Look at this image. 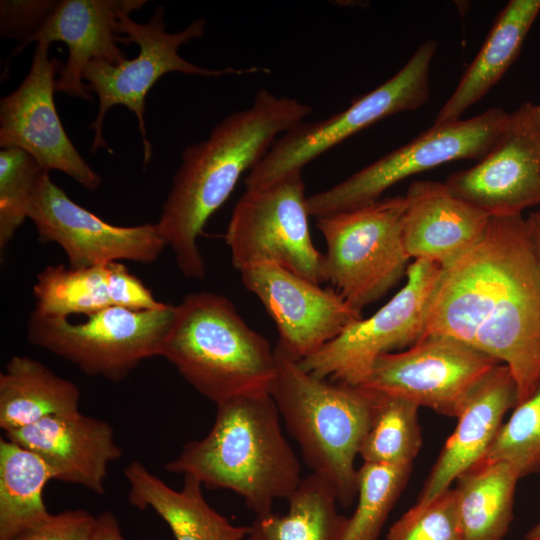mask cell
I'll use <instances>...</instances> for the list:
<instances>
[{
    "label": "cell",
    "mask_w": 540,
    "mask_h": 540,
    "mask_svg": "<svg viewBox=\"0 0 540 540\" xmlns=\"http://www.w3.org/2000/svg\"><path fill=\"white\" fill-rule=\"evenodd\" d=\"M385 540H463L455 489L427 504L415 503L392 524Z\"/></svg>",
    "instance_id": "d6a6232c"
},
{
    "label": "cell",
    "mask_w": 540,
    "mask_h": 540,
    "mask_svg": "<svg viewBox=\"0 0 540 540\" xmlns=\"http://www.w3.org/2000/svg\"><path fill=\"white\" fill-rule=\"evenodd\" d=\"M50 480L53 474L39 455L0 439V540H13L51 514L43 498Z\"/></svg>",
    "instance_id": "4316f807"
},
{
    "label": "cell",
    "mask_w": 540,
    "mask_h": 540,
    "mask_svg": "<svg viewBox=\"0 0 540 540\" xmlns=\"http://www.w3.org/2000/svg\"><path fill=\"white\" fill-rule=\"evenodd\" d=\"M412 465L363 462L357 474V504L342 540H379L381 530L404 490Z\"/></svg>",
    "instance_id": "f546056e"
},
{
    "label": "cell",
    "mask_w": 540,
    "mask_h": 540,
    "mask_svg": "<svg viewBox=\"0 0 540 540\" xmlns=\"http://www.w3.org/2000/svg\"><path fill=\"white\" fill-rule=\"evenodd\" d=\"M376 393L359 455L365 463L412 465L422 445L419 407L400 397Z\"/></svg>",
    "instance_id": "f1b7e54d"
},
{
    "label": "cell",
    "mask_w": 540,
    "mask_h": 540,
    "mask_svg": "<svg viewBox=\"0 0 540 540\" xmlns=\"http://www.w3.org/2000/svg\"><path fill=\"white\" fill-rule=\"evenodd\" d=\"M131 11L120 13L117 33L118 42L134 43L139 47L136 57L124 59L117 64L102 60L91 61L83 72V81L98 97V112L89 128L94 131L90 148L92 153L104 148L113 153L103 136V122L107 112L115 105H123L133 112L138 121L143 144V166H148L152 158V146L147 136L144 120L146 96L156 82L165 74L180 72L204 77H221L231 74L269 72L259 67L210 69L195 65L178 53L181 45L205 32L206 20L195 19L185 29L169 33L164 21L165 10L157 6L147 23L131 19Z\"/></svg>",
    "instance_id": "8992f818"
},
{
    "label": "cell",
    "mask_w": 540,
    "mask_h": 540,
    "mask_svg": "<svg viewBox=\"0 0 540 540\" xmlns=\"http://www.w3.org/2000/svg\"><path fill=\"white\" fill-rule=\"evenodd\" d=\"M519 473L503 461L476 463L454 488L463 540H504Z\"/></svg>",
    "instance_id": "d4e9b609"
},
{
    "label": "cell",
    "mask_w": 540,
    "mask_h": 540,
    "mask_svg": "<svg viewBox=\"0 0 540 540\" xmlns=\"http://www.w3.org/2000/svg\"><path fill=\"white\" fill-rule=\"evenodd\" d=\"M508 116L504 109L491 107L472 118L433 124L338 184L307 197L309 214L317 219L365 206L412 175L456 160H479L501 136Z\"/></svg>",
    "instance_id": "8fae6325"
},
{
    "label": "cell",
    "mask_w": 540,
    "mask_h": 540,
    "mask_svg": "<svg viewBox=\"0 0 540 540\" xmlns=\"http://www.w3.org/2000/svg\"><path fill=\"white\" fill-rule=\"evenodd\" d=\"M216 406L208 434L187 442L165 464L166 471L192 476L208 488L230 490L256 515L271 512L274 500H287L303 479L273 398L261 392Z\"/></svg>",
    "instance_id": "3957f363"
},
{
    "label": "cell",
    "mask_w": 540,
    "mask_h": 540,
    "mask_svg": "<svg viewBox=\"0 0 540 540\" xmlns=\"http://www.w3.org/2000/svg\"><path fill=\"white\" fill-rule=\"evenodd\" d=\"M80 391L40 361L16 355L0 374V427L5 432L79 411Z\"/></svg>",
    "instance_id": "cb8c5ba5"
},
{
    "label": "cell",
    "mask_w": 540,
    "mask_h": 540,
    "mask_svg": "<svg viewBox=\"0 0 540 540\" xmlns=\"http://www.w3.org/2000/svg\"><path fill=\"white\" fill-rule=\"evenodd\" d=\"M516 405V382L510 369L498 364L469 393L416 503L431 502L476 464L492 444L505 414Z\"/></svg>",
    "instance_id": "44dd1931"
},
{
    "label": "cell",
    "mask_w": 540,
    "mask_h": 540,
    "mask_svg": "<svg viewBox=\"0 0 540 540\" xmlns=\"http://www.w3.org/2000/svg\"><path fill=\"white\" fill-rule=\"evenodd\" d=\"M44 170L19 148L0 150V249L3 251L28 218L30 204Z\"/></svg>",
    "instance_id": "1f68e13d"
},
{
    "label": "cell",
    "mask_w": 540,
    "mask_h": 540,
    "mask_svg": "<svg viewBox=\"0 0 540 540\" xmlns=\"http://www.w3.org/2000/svg\"><path fill=\"white\" fill-rule=\"evenodd\" d=\"M129 484V503L141 510L152 509L169 526L175 540H243L249 526L232 524L213 509L202 493V484L184 476L181 490L168 486L141 462L124 469Z\"/></svg>",
    "instance_id": "7402d4cb"
},
{
    "label": "cell",
    "mask_w": 540,
    "mask_h": 540,
    "mask_svg": "<svg viewBox=\"0 0 540 540\" xmlns=\"http://www.w3.org/2000/svg\"><path fill=\"white\" fill-rule=\"evenodd\" d=\"M533 105L524 102L509 113L494 146L445 181L456 197L490 218L522 216L540 205V129Z\"/></svg>",
    "instance_id": "2e32d148"
},
{
    "label": "cell",
    "mask_w": 540,
    "mask_h": 540,
    "mask_svg": "<svg viewBox=\"0 0 540 540\" xmlns=\"http://www.w3.org/2000/svg\"><path fill=\"white\" fill-rule=\"evenodd\" d=\"M92 540H125L116 516L105 511L96 516V525Z\"/></svg>",
    "instance_id": "8d00e7d4"
},
{
    "label": "cell",
    "mask_w": 540,
    "mask_h": 540,
    "mask_svg": "<svg viewBox=\"0 0 540 540\" xmlns=\"http://www.w3.org/2000/svg\"><path fill=\"white\" fill-rule=\"evenodd\" d=\"M175 316V305L135 311L111 306L85 321L32 311L28 341L77 366L89 376L124 380L141 362L160 356Z\"/></svg>",
    "instance_id": "ba28073f"
},
{
    "label": "cell",
    "mask_w": 540,
    "mask_h": 540,
    "mask_svg": "<svg viewBox=\"0 0 540 540\" xmlns=\"http://www.w3.org/2000/svg\"><path fill=\"white\" fill-rule=\"evenodd\" d=\"M108 282L113 306L143 311L158 309L165 304L157 301L144 283L121 262L108 264Z\"/></svg>",
    "instance_id": "d590c367"
},
{
    "label": "cell",
    "mask_w": 540,
    "mask_h": 540,
    "mask_svg": "<svg viewBox=\"0 0 540 540\" xmlns=\"http://www.w3.org/2000/svg\"><path fill=\"white\" fill-rule=\"evenodd\" d=\"M4 437L39 455L54 480L97 495L105 493L108 466L122 456L112 426L80 411L47 417Z\"/></svg>",
    "instance_id": "d6986e66"
},
{
    "label": "cell",
    "mask_w": 540,
    "mask_h": 540,
    "mask_svg": "<svg viewBox=\"0 0 540 540\" xmlns=\"http://www.w3.org/2000/svg\"><path fill=\"white\" fill-rule=\"evenodd\" d=\"M404 196L403 240L411 259L448 266L486 233L490 217L456 197L445 182L414 181Z\"/></svg>",
    "instance_id": "ffe728a7"
},
{
    "label": "cell",
    "mask_w": 540,
    "mask_h": 540,
    "mask_svg": "<svg viewBox=\"0 0 540 540\" xmlns=\"http://www.w3.org/2000/svg\"><path fill=\"white\" fill-rule=\"evenodd\" d=\"M498 364L457 339L425 335L380 356L360 386L457 418L473 387Z\"/></svg>",
    "instance_id": "4fadbf2b"
},
{
    "label": "cell",
    "mask_w": 540,
    "mask_h": 540,
    "mask_svg": "<svg viewBox=\"0 0 540 540\" xmlns=\"http://www.w3.org/2000/svg\"><path fill=\"white\" fill-rule=\"evenodd\" d=\"M160 356L216 405L269 392L277 368L275 349L249 327L231 301L205 291L187 294L175 305Z\"/></svg>",
    "instance_id": "5b68a950"
},
{
    "label": "cell",
    "mask_w": 540,
    "mask_h": 540,
    "mask_svg": "<svg viewBox=\"0 0 540 540\" xmlns=\"http://www.w3.org/2000/svg\"><path fill=\"white\" fill-rule=\"evenodd\" d=\"M425 335L457 339L506 365L517 405L540 385V272L526 218L493 217L483 238L442 267Z\"/></svg>",
    "instance_id": "6da1fadb"
},
{
    "label": "cell",
    "mask_w": 540,
    "mask_h": 540,
    "mask_svg": "<svg viewBox=\"0 0 540 540\" xmlns=\"http://www.w3.org/2000/svg\"><path fill=\"white\" fill-rule=\"evenodd\" d=\"M108 264L81 269L64 265L45 267L33 286V311L49 317H86L113 306Z\"/></svg>",
    "instance_id": "83f0119b"
},
{
    "label": "cell",
    "mask_w": 540,
    "mask_h": 540,
    "mask_svg": "<svg viewBox=\"0 0 540 540\" xmlns=\"http://www.w3.org/2000/svg\"><path fill=\"white\" fill-rule=\"evenodd\" d=\"M96 517L84 509L50 514L13 540H92Z\"/></svg>",
    "instance_id": "e575fe53"
},
{
    "label": "cell",
    "mask_w": 540,
    "mask_h": 540,
    "mask_svg": "<svg viewBox=\"0 0 540 540\" xmlns=\"http://www.w3.org/2000/svg\"><path fill=\"white\" fill-rule=\"evenodd\" d=\"M301 171L266 186L246 189L225 233L233 266L240 272L257 264H276L320 285L324 254L311 238Z\"/></svg>",
    "instance_id": "30bf717a"
},
{
    "label": "cell",
    "mask_w": 540,
    "mask_h": 540,
    "mask_svg": "<svg viewBox=\"0 0 540 540\" xmlns=\"http://www.w3.org/2000/svg\"><path fill=\"white\" fill-rule=\"evenodd\" d=\"M269 393L311 473L334 490L339 506L357 497L356 456L369 428L377 393L319 378L275 347Z\"/></svg>",
    "instance_id": "277c9868"
},
{
    "label": "cell",
    "mask_w": 540,
    "mask_h": 540,
    "mask_svg": "<svg viewBox=\"0 0 540 540\" xmlns=\"http://www.w3.org/2000/svg\"><path fill=\"white\" fill-rule=\"evenodd\" d=\"M146 0H61L42 27L12 56L33 43H65L68 58L58 72L55 92L92 101L91 91L83 81V72L93 60L117 64L126 59L118 46L117 26L120 13L142 8Z\"/></svg>",
    "instance_id": "ac0fdd59"
},
{
    "label": "cell",
    "mask_w": 540,
    "mask_h": 540,
    "mask_svg": "<svg viewBox=\"0 0 540 540\" xmlns=\"http://www.w3.org/2000/svg\"><path fill=\"white\" fill-rule=\"evenodd\" d=\"M533 112H534V117H535V120L537 122V125L540 129V104L539 105H533Z\"/></svg>",
    "instance_id": "ab89813d"
},
{
    "label": "cell",
    "mask_w": 540,
    "mask_h": 540,
    "mask_svg": "<svg viewBox=\"0 0 540 540\" xmlns=\"http://www.w3.org/2000/svg\"><path fill=\"white\" fill-rule=\"evenodd\" d=\"M441 272L442 266L433 262L410 263L405 285L384 306L350 324L299 361L300 366L316 377L360 386L380 356L409 348L423 337Z\"/></svg>",
    "instance_id": "7c38bea8"
},
{
    "label": "cell",
    "mask_w": 540,
    "mask_h": 540,
    "mask_svg": "<svg viewBox=\"0 0 540 540\" xmlns=\"http://www.w3.org/2000/svg\"><path fill=\"white\" fill-rule=\"evenodd\" d=\"M58 1L2 0L0 2L1 37L14 38L23 45L50 17Z\"/></svg>",
    "instance_id": "836d02e7"
},
{
    "label": "cell",
    "mask_w": 540,
    "mask_h": 540,
    "mask_svg": "<svg viewBox=\"0 0 540 540\" xmlns=\"http://www.w3.org/2000/svg\"><path fill=\"white\" fill-rule=\"evenodd\" d=\"M526 221L531 246L540 272V214L534 212L526 218Z\"/></svg>",
    "instance_id": "74e56055"
},
{
    "label": "cell",
    "mask_w": 540,
    "mask_h": 540,
    "mask_svg": "<svg viewBox=\"0 0 540 540\" xmlns=\"http://www.w3.org/2000/svg\"><path fill=\"white\" fill-rule=\"evenodd\" d=\"M28 218L39 239L58 244L75 269L124 260L150 264L167 247L155 224H110L71 200L45 170L33 192Z\"/></svg>",
    "instance_id": "5bb4252c"
},
{
    "label": "cell",
    "mask_w": 540,
    "mask_h": 540,
    "mask_svg": "<svg viewBox=\"0 0 540 540\" xmlns=\"http://www.w3.org/2000/svg\"><path fill=\"white\" fill-rule=\"evenodd\" d=\"M50 44L37 43L28 74L0 101V148H19L45 171L58 170L95 191L101 177L80 155L57 113L55 75L63 64L49 58Z\"/></svg>",
    "instance_id": "9a60e30c"
},
{
    "label": "cell",
    "mask_w": 540,
    "mask_h": 540,
    "mask_svg": "<svg viewBox=\"0 0 540 540\" xmlns=\"http://www.w3.org/2000/svg\"><path fill=\"white\" fill-rule=\"evenodd\" d=\"M540 13V0H510L497 15L483 45L456 88L439 109L433 124L461 119L505 75L518 58Z\"/></svg>",
    "instance_id": "603a6c76"
},
{
    "label": "cell",
    "mask_w": 540,
    "mask_h": 540,
    "mask_svg": "<svg viewBox=\"0 0 540 540\" xmlns=\"http://www.w3.org/2000/svg\"><path fill=\"white\" fill-rule=\"evenodd\" d=\"M524 540H540V521L527 532Z\"/></svg>",
    "instance_id": "f35d334b"
},
{
    "label": "cell",
    "mask_w": 540,
    "mask_h": 540,
    "mask_svg": "<svg viewBox=\"0 0 540 540\" xmlns=\"http://www.w3.org/2000/svg\"><path fill=\"white\" fill-rule=\"evenodd\" d=\"M537 212L540 214V209Z\"/></svg>",
    "instance_id": "60d3db41"
},
{
    "label": "cell",
    "mask_w": 540,
    "mask_h": 540,
    "mask_svg": "<svg viewBox=\"0 0 540 540\" xmlns=\"http://www.w3.org/2000/svg\"><path fill=\"white\" fill-rule=\"evenodd\" d=\"M288 512L256 515L248 540H342L348 517L338 511L332 487L310 474L287 499Z\"/></svg>",
    "instance_id": "484cf974"
},
{
    "label": "cell",
    "mask_w": 540,
    "mask_h": 540,
    "mask_svg": "<svg viewBox=\"0 0 540 540\" xmlns=\"http://www.w3.org/2000/svg\"><path fill=\"white\" fill-rule=\"evenodd\" d=\"M240 274L275 322L276 347L297 362L362 318L335 289L322 288L279 265L257 264Z\"/></svg>",
    "instance_id": "e0dca14e"
},
{
    "label": "cell",
    "mask_w": 540,
    "mask_h": 540,
    "mask_svg": "<svg viewBox=\"0 0 540 540\" xmlns=\"http://www.w3.org/2000/svg\"><path fill=\"white\" fill-rule=\"evenodd\" d=\"M434 40L421 43L404 66L343 111L317 122H300L281 135L249 171L246 189L266 186L302 168L376 122L422 107L429 98Z\"/></svg>",
    "instance_id": "9c48e42d"
},
{
    "label": "cell",
    "mask_w": 540,
    "mask_h": 540,
    "mask_svg": "<svg viewBox=\"0 0 540 540\" xmlns=\"http://www.w3.org/2000/svg\"><path fill=\"white\" fill-rule=\"evenodd\" d=\"M405 208V196H395L317 218L327 246L325 281L359 312L406 275Z\"/></svg>",
    "instance_id": "52a82bcc"
},
{
    "label": "cell",
    "mask_w": 540,
    "mask_h": 540,
    "mask_svg": "<svg viewBox=\"0 0 540 540\" xmlns=\"http://www.w3.org/2000/svg\"><path fill=\"white\" fill-rule=\"evenodd\" d=\"M311 113L308 104L260 89L248 108L226 116L207 139L182 151L155 225L186 278H205L198 237L241 175L266 155L279 134Z\"/></svg>",
    "instance_id": "7a4b0ae2"
},
{
    "label": "cell",
    "mask_w": 540,
    "mask_h": 540,
    "mask_svg": "<svg viewBox=\"0 0 540 540\" xmlns=\"http://www.w3.org/2000/svg\"><path fill=\"white\" fill-rule=\"evenodd\" d=\"M496 461L510 464L521 478L540 471V385L513 408L477 463Z\"/></svg>",
    "instance_id": "4dcf8cb0"
}]
</instances>
